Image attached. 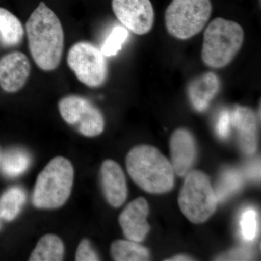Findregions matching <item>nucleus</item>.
Here are the masks:
<instances>
[{"mask_svg":"<svg viewBox=\"0 0 261 261\" xmlns=\"http://www.w3.org/2000/svg\"><path fill=\"white\" fill-rule=\"evenodd\" d=\"M29 50L40 69L51 71L59 66L64 49V32L56 13L41 2L25 24Z\"/></svg>","mask_w":261,"mask_h":261,"instance_id":"obj_1","label":"nucleus"},{"mask_svg":"<svg viewBox=\"0 0 261 261\" xmlns=\"http://www.w3.org/2000/svg\"><path fill=\"white\" fill-rule=\"evenodd\" d=\"M126 168L133 181L151 194H163L172 190L175 173L171 162L150 145H140L128 152Z\"/></svg>","mask_w":261,"mask_h":261,"instance_id":"obj_2","label":"nucleus"},{"mask_svg":"<svg viewBox=\"0 0 261 261\" xmlns=\"http://www.w3.org/2000/svg\"><path fill=\"white\" fill-rule=\"evenodd\" d=\"M245 32L237 22L223 18L214 19L204 32L202 61L212 68L229 64L243 46Z\"/></svg>","mask_w":261,"mask_h":261,"instance_id":"obj_3","label":"nucleus"},{"mask_svg":"<svg viewBox=\"0 0 261 261\" xmlns=\"http://www.w3.org/2000/svg\"><path fill=\"white\" fill-rule=\"evenodd\" d=\"M74 178V170L68 159L56 157L38 176L33 203L38 208H58L69 198Z\"/></svg>","mask_w":261,"mask_h":261,"instance_id":"obj_4","label":"nucleus"},{"mask_svg":"<svg viewBox=\"0 0 261 261\" xmlns=\"http://www.w3.org/2000/svg\"><path fill=\"white\" fill-rule=\"evenodd\" d=\"M185 176L178 196V205L189 221L193 224H202L217 208L216 192L210 179L202 171H190Z\"/></svg>","mask_w":261,"mask_h":261,"instance_id":"obj_5","label":"nucleus"},{"mask_svg":"<svg viewBox=\"0 0 261 261\" xmlns=\"http://www.w3.org/2000/svg\"><path fill=\"white\" fill-rule=\"evenodd\" d=\"M212 10L211 0H172L165 13L166 29L176 39H190L205 28Z\"/></svg>","mask_w":261,"mask_h":261,"instance_id":"obj_6","label":"nucleus"},{"mask_svg":"<svg viewBox=\"0 0 261 261\" xmlns=\"http://www.w3.org/2000/svg\"><path fill=\"white\" fill-rule=\"evenodd\" d=\"M67 63L75 76L89 87H99L108 78V65L101 49L89 42H79L70 48Z\"/></svg>","mask_w":261,"mask_h":261,"instance_id":"obj_7","label":"nucleus"},{"mask_svg":"<svg viewBox=\"0 0 261 261\" xmlns=\"http://www.w3.org/2000/svg\"><path fill=\"white\" fill-rule=\"evenodd\" d=\"M62 118L85 137L101 135L105 128L102 113L90 101L79 95H68L58 103Z\"/></svg>","mask_w":261,"mask_h":261,"instance_id":"obj_8","label":"nucleus"},{"mask_svg":"<svg viewBox=\"0 0 261 261\" xmlns=\"http://www.w3.org/2000/svg\"><path fill=\"white\" fill-rule=\"evenodd\" d=\"M112 8L122 25L137 35L147 34L153 27L154 12L150 0H112Z\"/></svg>","mask_w":261,"mask_h":261,"instance_id":"obj_9","label":"nucleus"},{"mask_svg":"<svg viewBox=\"0 0 261 261\" xmlns=\"http://www.w3.org/2000/svg\"><path fill=\"white\" fill-rule=\"evenodd\" d=\"M30 73V61L21 51L8 53L0 59V87L5 92L14 93L20 90Z\"/></svg>","mask_w":261,"mask_h":261,"instance_id":"obj_10","label":"nucleus"},{"mask_svg":"<svg viewBox=\"0 0 261 261\" xmlns=\"http://www.w3.org/2000/svg\"><path fill=\"white\" fill-rule=\"evenodd\" d=\"M148 214V203L143 197L132 201L122 211L118 221L128 240L140 243L145 240L149 231L147 221Z\"/></svg>","mask_w":261,"mask_h":261,"instance_id":"obj_11","label":"nucleus"},{"mask_svg":"<svg viewBox=\"0 0 261 261\" xmlns=\"http://www.w3.org/2000/svg\"><path fill=\"white\" fill-rule=\"evenodd\" d=\"M171 162L174 173L178 176H186L195 163L197 149L193 135L185 128L173 132L170 140Z\"/></svg>","mask_w":261,"mask_h":261,"instance_id":"obj_12","label":"nucleus"},{"mask_svg":"<svg viewBox=\"0 0 261 261\" xmlns=\"http://www.w3.org/2000/svg\"><path fill=\"white\" fill-rule=\"evenodd\" d=\"M103 192L108 203L113 207H121L127 198V185L121 166L112 160H106L101 166Z\"/></svg>","mask_w":261,"mask_h":261,"instance_id":"obj_13","label":"nucleus"},{"mask_svg":"<svg viewBox=\"0 0 261 261\" xmlns=\"http://www.w3.org/2000/svg\"><path fill=\"white\" fill-rule=\"evenodd\" d=\"M230 118L231 126L238 132L242 149L245 153H254L257 146V121L255 113L250 108L236 106L230 112Z\"/></svg>","mask_w":261,"mask_h":261,"instance_id":"obj_14","label":"nucleus"},{"mask_svg":"<svg viewBox=\"0 0 261 261\" xmlns=\"http://www.w3.org/2000/svg\"><path fill=\"white\" fill-rule=\"evenodd\" d=\"M221 82L214 72H207L189 84L188 96L196 111L203 112L219 92Z\"/></svg>","mask_w":261,"mask_h":261,"instance_id":"obj_15","label":"nucleus"},{"mask_svg":"<svg viewBox=\"0 0 261 261\" xmlns=\"http://www.w3.org/2000/svg\"><path fill=\"white\" fill-rule=\"evenodd\" d=\"M63 241L54 234H46L39 240L29 260L60 261L64 256Z\"/></svg>","mask_w":261,"mask_h":261,"instance_id":"obj_16","label":"nucleus"},{"mask_svg":"<svg viewBox=\"0 0 261 261\" xmlns=\"http://www.w3.org/2000/svg\"><path fill=\"white\" fill-rule=\"evenodd\" d=\"M0 34L2 42L7 47L18 45L24 35L23 25L20 20L3 8H0Z\"/></svg>","mask_w":261,"mask_h":261,"instance_id":"obj_17","label":"nucleus"},{"mask_svg":"<svg viewBox=\"0 0 261 261\" xmlns=\"http://www.w3.org/2000/svg\"><path fill=\"white\" fill-rule=\"evenodd\" d=\"M111 252L113 260L116 261H145L149 258L147 249L132 240L113 242Z\"/></svg>","mask_w":261,"mask_h":261,"instance_id":"obj_18","label":"nucleus"},{"mask_svg":"<svg viewBox=\"0 0 261 261\" xmlns=\"http://www.w3.org/2000/svg\"><path fill=\"white\" fill-rule=\"evenodd\" d=\"M25 192L20 187L10 188L0 197V218L13 221L20 213L25 202Z\"/></svg>","mask_w":261,"mask_h":261,"instance_id":"obj_19","label":"nucleus"},{"mask_svg":"<svg viewBox=\"0 0 261 261\" xmlns=\"http://www.w3.org/2000/svg\"><path fill=\"white\" fill-rule=\"evenodd\" d=\"M30 157L27 152L20 149L8 151L3 156L1 161V170L9 176H17L28 168Z\"/></svg>","mask_w":261,"mask_h":261,"instance_id":"obj_20","label":"nucleus"},{"mask_svg":"<svg viewBox=\"0 0 261 261\" xmlns=\"http://www.w3.org/2000/svg\"><path fill=\"white\" fill-rule=\"evenodd\" d=\"M243 184V178L236 171H228L223 174L216 188L218 202L223 201L238 191Z\"/></svg>","mask_w":261,"mask_h":261,"instance_id":"obj_21","label":"nucleus"},{"mask_svg":"<svg viewBox=\"0 0 261 261\" xmlns=\"http://www.w3.org/2000/svg\"><path fill=\"white\" fill-rule=\"evenodd\" d=\"M128 37V32L126 28L121 25L115 27L103 43L101 48L102 54L106 57L116 56L121 50L122 45Z\"/></svg>","mask_w":261,"mask_h":261,"instance_id":"obj_22","label":"nucleus"},{"mask_svg":"<svg viewBox=\"0 0 261 261\" xmlns=\"http://www.w3.org/2000/svg\"><path fill=\"white\" fill-rule=\"evenodd\" d=\"M242 235L247 241H252L256 237L257 231V214L252 208H247L242 214L240 219Z\"/></svg>","mask_w":261,"mask_h":261,"instance_id":"obj_23","label":"nucleus"},{"mask_svg":"<svg viewBox=\"0 0 261 261\" xmlns=\"http://www.w3.org/2000/svg\"><path fill=\"white\" fill-rule=\"evenodd\" d=\"M75 260L77 261L99 260L96 252L94 251L88 240H82L75 252Z\"/></svg>","mask_w":261,"mask_h":261,"instance_id":"obj_24","label":"nucleus"},{"mask_svg":"<svg viewBox=\"0 0 261 261\" xmlns=\"http://www.w3.org/2000/svg\"><path fill=\"white\" fill-rule=\"evenodd\" d=\"M231 126L230 112L227 111H222L216 123V132L219 137L222 139L227 138L230 134Z\"/></svg>","mask_w":261,"mask_h":261,"instance_id":"obj_25","label":"nucleus"},{"mask_svg":"<svg viewBox=\"0 0 261 261\" xmlns=\"http://www.w3.org/2000/svg\"><path fill=\"white\" fill-rule=\"evenodd\" d=\"M230 256L227 257L230 260H247L250 255H248V252L244 251L243 250H236V251L231 252Z\"/></svg>","mask_w":261,"mask_h":261,"instance_id":"obj_26","label":"nucleus"},{"mask_svg":"<svg viewBox=\"0 0 261 261\" xmlns=\"http://www.w3.org/2000/svg\"><path fill=\"white\" fill-rule=\"evenodd\" d=\"M249 173H250V176L253 178H258L260 176V165L259 163H256L255 165H252L251 167L249 169Z\"/></svg>","mask_w":261,"mask_h":261,"instance_id":"obj_27","label":"nucleus"},{"mask_svg":"<svg viewBox=\"0 0 261 261\" xmlns=\"http://www.w3.org/2000/svg\"><path fill=\"white\" fill-rule=\"evenodd\" d=\"M168 260H192V259H190V257L185 256V255H178V256L173 257L172 258Z\"/></svg>","mask_w":261,"mask_h":261,"instance_id":"obj_28","label":"nucleus"}]
</instances>
